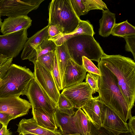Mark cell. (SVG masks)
I'll return each instance as SVG.
<instances>
[{
  "label": "cell",
  "instance_id": "1",
  "mask_svg": "<svg viewBox=\"0 0 135 135\" xmlns=\"http://www.w3.org/2000/svg\"><path fill=\"white\" fill-rule=\"evenodd\" d=\"M98 66L101 73L98 81L99 100L127 123L132 116V109L119 88L116 78L100 61Z\"/></svg>",
  "mask_w": 135,
  "mask_h": 135
},
{
  "label": "cell",
  "instance_id": "2",
  "mask_svg": "<svg viewBox=\"0 0 135 135\" xmlns=\"http://www.w3.org/2000/svg\"><path fill=\"white\" fill-rule=\"evenodd\" d=\"M100 61L115 76L121 93L132 109L135 99L134 61L120 55H109L105 53Z\"/></svg>",
  "mask_w": 135,
  "mask_h": 135
},
{
  "label": "cell",
  "instance_id": "3",
  "mask_svg": "<svg viewBox=\"0 0 135 135\" xmlns=\"http://www.w3.org/2000/svg\"><path fill=\"white\" fill-rule=\"evenodd\" d=\"M34 78L33 73L29 68L12 64L2 77L0 98L25 95Z\"/></svg>",
  "mask_w": 135,
  "mask_h": 135
},
{
  "label": "cell",
  "instance_id": "4",
  "mask_svg": "<svg viewBox=\"0 0 135 135\" xmlns=\"http://www.w3.org/2000/svg\"><path fill=\"white\" fill-rule=\"evenodd\" d=\"M48 10V25L55 26L61 33L74 31L81 20L74 11L70 0H52Z\"/></svg>",
  "mask_w": 135,
  "mask_h": 135
},
{
  "label": "cell",
  "instance_id": "5",
  "mask_svg": "<svg viewBox=\"0 0 135 135\" xmlns=\"http://www.w3.org/2000/svg\"><path fill=\"white\" fill-rule=\"evenodd\" d=\"M66 42L71 59L76 63L82 65V57L98 63L105 54L93 36L82 35L72 37Z\"/></svg>",
  "mask_w": 135,
  "mask_h": 135
},
{
  "label": "cell",
  "instance_id": "6",
  "mask_svg": "<svg viewBox=\"0 0 135 135\" xmlns=\"http://www.w3.org/2000/svg\"><path fill=\"white\" fill-rule=\"evenodd\" d=\"M27 35L26 29L0 35V54L8 59L16 57L23 49Z\"/></svg>",
  "mask_w": 135,
  "mask_h": 135
},
{
  "label": "cell",
  "instance_id": "7",
  "mask_svg": "<svg viewBox=\"0 0 135 135\" xmlns=\"http://www.w3.org/2000/svg\"><path fill=\"white\" fill-rule=\"evenodd\" d=\"M34 65V79L44 92L57 105L60 93L51 72L36 60Z\"/></svg>",
  "mask_w": 135,
  "mask_h": 135
},
{
  "label": "cell",
  "instance_id": "8",
  "mask_svg": "<svg viewBox=\"0 0 135 135\" xmlns=\"http://www.w3.org/2000/svg\"><path fill=\"white\" fill-rule=\"evenodd\" d=\"M44 0H0V17L27 16Z\"/></svg>",
  "mask_w": 135,
  "mask_h": 135
},
{
  "label": "cell",
  "instance_id": "9",
  "mask_svg": "<svg viewBox=\"0 0 135 135\" xmlns=\"http://www.w3.org/2000/svg\"><path fill=\"white\" fill-rule=\"evenodd\" d=\"M25 95L32 108L41 107L50 114H55L57 105L45 94L34 78L31 82Z\"/></svg>",
  "mask_w": 135,
  "mask_h": 135
},
{
  "label": "cell",
  "instance_id": "10",
  "mask_svg": "<svg viewBox=\"0 0 135 135\" xmlns=\"http://www.w3.org/2000/svg\"><path fill=\"white\" fill-rule=\"evenodd\" d=\"M94 91L86 82L81 83L64 88L61 93L67 98L74 108H81L93 97Z\"/></svg>",
  "mask_w": 135,
  "mask_h": 135
},
{
  "label": "cell",
  "instance_id": "11",
  "mask_svg": "<svg viewBox=\"0 0 135 135\" xmlns=\"http://www.w3.org/2000/svg\"><path fill=\"white\" fill-rule=\"evenodd\" d=\"M31 108L29 101L20 97L0 98V112L10 115L13 119L27 114Z\"/></svg>",
  "mask_w": 135,
  "mask_h": 135
},
{
  "label": "cell",
  "instance_id": "12",
  "mask_svg": "<svg viewBox=\"0 0 135 135\" xmlns=\"http://www.w3.org/2000/svg\"><path fill=\"white\" fill-rule=\"evenodd\" d=\"M102 105V127L115 135L130 132L127 123L125 122L116 113L103 102Z\"/></svg>",
  "mask_w": 135,
  "mask_h": 135
},
{
  "label": "cell",
  "instance_id": "13",
  "mask_svg": "<svg viewBox=\"0 0 135 135\" xmlns=\"http://www.w3.org/2000/svg\"><path fill=\"white\" fill-rule=\"evenodd\" d=\"M81 109L97 129L102 127L103 118L102 102L99 96L90 99Z\"/></svg>",
  "mask_w": 135,
  "mask_h": 135
},
{
  "label": "cell",
  "instance_id": "14",
  "mask_svg": "<svg viewBox=\"0 0 135 135\" xmlns=\"http://www.w3.org/2000/svg\"><path fill=\"white\" fill-rule=\"evenodd\" d=\"M49 27L48 25L28 38L24 45L21 55L22 60L28 59L31 61L36 50L40 47L41 44L44 40L50 38L48 33Z\"/></svg>",
  "mask_w": 135,
  "mask_h": 135
},
{
  "label": "cell",
  "instance_id": "15",
  "mask_svg": "<svg viewBox=\"0 0 135 135\" xmlns=\"http://www.w3.org/2000/svg\"><path fill=\"white\" fill-rule=\"evenodd\" d=\"M86 72L82 65L77 64L71 58L69 59L64 75V88L83 82Z\"/></svg>",
  "mask_w": 135,
  "mask_h": 135
},
{
  "label": "cell",
  "instance_id": "16",
  "mask_svg": "<svg viewBox=\"0 0 135 135\" xmlns=\"http://www.w3.org/2000/svg\"><path fill=\"white\" fill-rule=\"evenodd\" d=\"M32 20L27 16H11L5 19L1 26V32L6 35L23 29H27Z\"/></svg>",
  "mask_w": 135,
  "mask_h": 135
},
{
  "label": "cell",
  "instance_id": "17",
  "mask_svg": "<svg viewBox=\"0 0 135 135\" xmlns=\"http://www.w3.org/2000/svg\"><path fill=\"white\" fill-rule=\"evenodd\" d=\"M95 33L93 26L89 21L81 20L76 28L71 32L69 33H61L49 39L52 41L58 46L62 45L70 39L77 36L87 35L93 36Z\"/></svg>",
  "mask_w": 135,
  "mask_h": 135
},
{
  "label": "cell",
  "instance_id": "18",
  "mask_svg": "<svg viewBox=\"0 0 135 135\" xmlns=\"http://www.w3.org/2000/svg\"><path fill=\"white\" fill-rule=\"evenodd\" d=\"M17 132L19 134L31 133L37 135H62L59 130L52 131L38 125L33 117L23 119L17 125Z\"/></svg>",
  "mask_w": 135,
  "mask_h": 135
},
{
  "label": "cell",
  "instance_id": "19",
  "mask_svg": "<svg viewBox=\"0 0 135 135\" xmlns=\"http://www.w3.org/2000/svg\"><path fill=\"white\" fill-rule=\"evenodd\" d=\"M32 108L33 117L38 125L52 131L58 130V126L56 114H50L41 107Z\"/></svg>",
  "mask_w": 135,
  "mask_h": 135
},
{
  "label": "cell",
  "instance_id": "20",
  "mask_svg": "<svg viewBox=\"0 0 135 135\" xmlns=\"http://www.w3.org/2000/svg\"><path fill=\"white\" fill-rule=\"evenodd\" d=\"M72 118L76 133L81 135L90 134L91 122L81 109H78L73 115Z\"/></svg>",
  "mask_w": 135,
  "mask_h": 135
},
{
  "label": "cell",
  "instance_id": "21",
  "mask_svg": "<svg viewBox=\"0 0 135 135\" xmlns=\"http://www.w3.org/2000/svg\"><path fill=\"white\" fill-rule=\"evenodd\" d=\"M102 12V17L99 20V34L103 37H107L111 34L115 23V14L108 9L104 10Z\"/></svg>",
  "mask_w": 135,
  "mask_h": 135
},
{
  "label": "cell",
  "instance_id": "22",
  "mask_svg": "<svg viewBox=\"0 0 135 135\" xmlns=\"http://www.w3.org/2000/svg\"><path fill=\"white\" fill-rule=\"evenodd\" d=\"M58 65L63 89L64 88V75L68 60L71 59L65 42L62 45L57 46L56 50Z\"/></svg>",
  "mask_w": 135,
  "mask_h": 135
},
{
  "label": "cell",
  "instance_id": "23",
  "mask_svg": "<svg viewBox=\"0 0 135 135\" xmlns=\"http://www.w3.org/2000/svg\"><path fill=\"white\" fill-rule=\"evenodd\" d=\"M55 114L59 130L62 135L76 133L73 122V115L62 113L56 108Z\"/></svg>",
  "mask_w": 135,
  "mask_h": 135
},
{
  "label": "cell",
  "instance_id": "24",
  "mask_svg": "<svg viewBox=\"0 0 135 135\" xmlns=\"http://www.w3.org/2000/svg\"><path fill=\"white\" fill-rule=\"evenodd\" d=\"M111 34L114 36L123 37L135 35V27L129 23L127 20L122 22L115 23Z\"/></svg>",
  "mask_w": 135,
  "mask_h": 135
},
{
  "label": "cell",
  "instance_id": "25",
  "mask_svg": "<svg viewBox=\"0 0 135 135\" xmlns=\"http://www.w3.org/2000/svg\"><path fill=\"white\" fill-rule=\"evenodd\" d=\"M56 108L60 112L71 115H73L75 113L71 103L61 93L58 100Z\"/></svg>",
  "mask_w": 135,
  "mask_h": 135
},
{
  "label": "cell",
  "instance_id": "26",
  "mask_svg": "<svg viewBox=\"0 0 135 135\" xmlns=\"http://www.w3.org/2000/svg\"><path fill=\"white\" fill-rule=\"evenodd\" d=\"M85 7L86 15L90 10L100 9L103 11L104 9H108L106 4L101 0H82Z\"/></svg>",
  "mask_w": 135,
  "mask_h": 135
},
{
  "label": "cell",
  "instance_id": "27",
  "mask_svg": "<svg viewBox=\"0 0 135 135\" xmlns=\"http://www.w3.org/2000/svg\"><path fill=\"white\" fill-rule=\"evenodd\" d=\"M55 52H50L37 58L36 60L41 64L51 73L52 66L54 58Z\"/></svg>",
  "mask_w": 135,
  "mask_h": 135
},
{
  "label": "cell",
  "instance_id": "28",
  "mask_svg": "<svg viewBox=\"0 0 135 135\" xmlns=\"http://www.w3.org/2000/svg\"><path fill=\"white\" fill-rule=\"evenodd\" d=\"M51 73L59 90L60 91L63 90L58 65L56 50L55 52L54 59L52 66Z\"/></svg>",
  "mask_w": 135,
  "mask_h": 135
},
{
  "label": "cell",
  "instance_id": "29",
  "mask_svg": "<svg viewBox=\"0 0 135 135\" xmlns=\"http://www.w3.org/2000/svg\"><path fill=\"white\" fill-rule=\"evenodd\" d=\"M57 46L52 41L48 39L45 40L40 44V51L37 55V59L41 55L50 52L55 51Z\"/></svg>",
  "mask_w": 135,
  "mask_h": 135
},
{
  "label": "cell",
  "instance_id": "30",
  "mask_svg": "<svg viewBox=\"0 0 135 135\" xmlns=\"http://www.w3.org/2000/svg\"><path fill=\"white\" fill-rule=\"evenodd\" d=\"M82 65L87 72L100 76V71L91 61L85 56L82 57Z\"/></svg>",
  "mask_w": 135,
  "mask_h": 135
},
{
  "label": "cell",
  "instance_id": "31",
  "mask_svg": "<svg viewBox=\"0 0 135 135\" xmlns=\"http://www.w3.org/2000/svg\"><path fill=\"white\" fill-rule=\"evenodd\" d=\"M100 76L98 75L88 73L86 75L85 82L93 90L94 93L98 91V81Z\"/></svg>",
  "mask_w": 135,
  "mask_h": 135
},
{
  "label": "cell",
  "instance_id": "32",
  "mask_svg": "<svg viewBox=\"0 0 135 135\" xmlns=\"http://www.w3.org/2000/svg\"><path fill=\"white\" fill-rule=\"evenodd\" d=\"M72 8L77 16L79 18L86 15L85 7L82 0H70Z\"/></svg>",
  "mask_w": 135,
  "mask_h": 135
},
{
  "label": "cell",
  "instance_id": "33",
  "mask_svg": "<svg viewBox=\"0 0 135 135\" xmlns=\"http://www.w3.org/2000/svg\"><path fill=\"white\" fill-rule=\"evenodd\" d=\"M126 41L125 47L126 51L131 52L135 60V35L125 36L123 37Z\"/></svg>",
  "mask_w": 135,
  "mask_h": 135
},
{
  "label": "cell",
  "instance_id": "34",
  "mask_svg": "<svg viewBox=\"0 0 135 135\" xmlns=\"http://www.w3.org/2000/svg\"><path fill=\"white\" fill-rule=\"evenodd\" d=\"M91 123L90 134L92 135H115L103 127L97 129ZM118 135H133L131 132L123 133Z\"/></svg>",
  "mask_w": 135,
  "mask_h": 135
},
{
  "label": "cell",
  "instance_id": "35",
  "mask_svg": "<svg viewBox=\"0 0 135 135\" xmlns=\"http://www.w3.org/2000/svg\"><path fill=\"white\" fill-rule=\"evenodd\" d=\"M13 119V117L7 113L0 112V123L3 126L7 127L9 122Z\"/></svg>",
  "mask_w": 135,
  "mask_h": 135
},
{
  "label": "cell",
  "instance_id": "36",
  "mask_svg": "<svg viewBox=\"0 0 135 135\" xmlns=\"http://www.w3.org/2000/svg\"><path fill=\"white\" fill-rule=\"evenodd\" d=\"M49 26L48 33L50 37L49 38L54 37L61 33L58 28L55 26L52 25Z\"/></svg>",
  "mask_w": 135,
  "mask_h": 135
},
{
  "label": "cell",
  "instance_id": "37",
  "mask_svg": "<svg viewBox=\"0 0 135 135\" xmlns=\"http://www.w3.org/2000/svg\"><path fill=\"white\" fill-rule=\"evenodd\" d=\"M129 129L133 135H135V117L132 116L129 119V122L127 123Z\"/></svg>",
  "mask_w": 135,
  "mask_h": 135
},
{
  "label": "cell",
  "instance_id": "38",
  "mask_svg": "<svg viewBox=\"0 0 135 135\" xmlns=\"http://www.w3.org/2000/svg\"><path fill=\"white\" fill-rule=\"evenodd\" d=\"M12 132L7 129V127L3 126L0 130V135H12Z\"/></svg>",
  "mask_w": 135,
  "mask_h": 135
},
{
  "label": "cell",
  "instance_id": "39",
  "mask_svg": "<svg viewBox=\"0 0 135 135\" xmlns=\"http://www.w3.org/2000/svg\"><path fill=\"white\" fill-rule=\"evenodd\" d=\"M8 59L5 56L0 54V67Z\"/></svg>",
  "mask_w": 135,
  "mask_h": 135
},
{
  "label": "cell",
  "instance_id": "40",
  "mask_svg": "<svg viewBox=\"0 0 135 135\" xmlns=\"http://www.w3.org/2000/svg\"><path fill=\"white\" fill-rule=\"evenodd\" d=\"M22 135H37L31 133H26L22 134Z\"/></svg>",
  "mask_w": 135,
  "mask_h": 135
},
{
  "label": "cell",
  "instance_id": "41",
  "mask_svg": "<svg viewBox=\"0 0 135 135\" xmlns=\"http://www.w3.org/2000/svg\"><path fill=\"white\" fill-rule=\"evenodd\" d=\"M2 76L0 78V88L1 87V86L2 85V84L3 82H2Z\"/></svg>",
  "mask_w": 135,
  "mask_h": 135
},
{
  "label": "cell",
  "instance_id": "42",
  "mask_svg": "<svg viewBox=\"0 0 135 135\" xmlns=\"http://www.w3.org/2000/svg\"><path fill=\"white\" fill-rule=\"evenodd\" d=\"M67 135H81L80 134L78 133H75L71 134H70Z\"/></svg>",
  "mask_w": 135,
  "mask_h": 135
},
{
  "label": "cell",
  "instance_id": "43",
  "mask_svg": "<svg viewBox=\"0 0 135 135\" xmlns=\"http://www.w3.org/2000/svg\"><path fill=\"white\" fill-rule=\"evenodd\" d=\"M3 124L0 123V130L3 127Z\"/></svg>",
  "mask_w": 135,
  "mask_h": 135
},
{
  "label": "cell",
  "instance_id": "44",
  "mask_svg": "<svg viewBox=\"0 0 135 135\" xmlns=\"http://www.w3.org/2000/svg\"><path fill=\"white\" fill-rule=\"evenodd\" d=\"M2 20L1 18V17H0V27H1V25L2 23Z\"/></svg>",
  "mask_w": 135,
  "mask_h": 135
},
{
  "label": "cell",
  "instance_id": "45",
  "mask_svg": "<svg viewBox=\"0 0 135 135\" xmlns=\"http://www.w3.org/2000/svg\"><path fill=\"white\" fill-rule=\"evenodd\" d=\"M19 135H22V134H19Z\"/></svg>",
  "mask_w": 135,
  "mask_h": 135
},
{
  "label": "cell",
  "instance_id": "46",
  "mask_svg": "<svg viewBox=\"0 0 135 135\" xmlns=\"http://www.w3.org/2000/svg\"><path fill=\"white\" fill-rule=\"evenodd\" d=\"M89 135H92L91 134H90Z\"/></svg>",
  "mask_w": 135,
  "mask_h": 135
}]
</instances>
